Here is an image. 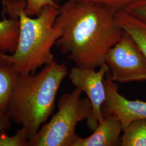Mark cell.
I'll return each instance as SVG.
<instances>
[{
  "instance_id": "cell-1",
  "label": "cell",
  "mask_w": 146,
  "mask_h": 146,
  "mask_svg": "<svg viewBox=\"0 0 146 146\" xmlns=\"http://www.w3.org/2000/svg\"><path fill=\"white\" fill-rule=\"evenodd\" d=\"M62 31L56 46L76 66L99 68L107 52L119 41L122 29L115 14L102 5L68 1L55 22Z\"/></svg>"
},
{
  "instance_id": "cell-2",
  "label": "cell",
  "mask_w": 146,
  "mask_h": 146,
  "mask_svg": "<svg viewBox=\"0 0 146 146\" xmlns=\"http://www.w3.org/2000/svg\"><path fill=\"white\" fill-rule=\"evenodd\" d=\"M2 3L5 14L19 19L20 32L15 51L13 54L0 53V61L11 63L23 75L34 74L55 61L52 48L62 34L55 24L60 6H47L39 15L33 17L25 12L23 1L2 0Z\"/></svg>"
},
{
  "instance_id": "cell-3",
  "label": "cell",
  "mask_w": 146,
  "mask_h": 146,
  "mask_svg": "<svg viewBox=\"0 0 146 146\" xmlns=\"http://www.w3.org/2000/svg\"><path fill=\"white\" fill-rule=\"evenodd\" d=\"M68 75L66 64L57 61L37 74H19L5 115L25 128L30 138L53 114L58 89Z\"/></svg>"
},
{
  "instance_id": "cell-4",
  "label": "cell",
  "mask_w": 146,
  "mask_h": 146,
  "mask_svg": "<svg viewBox=\"0 0 146 146\" xmlns=\"http://www.w3.org/2000/svg\"><path fill=\"white\" fill-rule=\"evenodd\" d=\"M82 93L75 87L62 94L58 100L57 112L29 138L28 146H72L78 136L76 126L88 118L92 110L89 100L81 98Z\"/></svg>"
},
{
  "instance_id": "cell-5",
  "label": "cell",
  "mask_w": 146,
  "mask_h": 146,
  "mask_svg": "<svg viewBox=\"0 0 146 146\" xmlns=\"http://www.w3.org/2000/svg\"><path fill=\"white\" fill-rule=\"evenodd\" d=\"M104 63L116 83L146 81V58L135 40L123 31L119 41L107 52Z\"/></svg>"
},
{
  "instance_id": "cell-6",
  "label": "cell",
  "mask_w": 146,
  "mask_h": 146,
  "mask_svg": "<svg viewBox=\"0 0 146 146\" xmlns=\"http://www.w3.org/2000/svg\"><path fill=\"white\" fill-rule=\"evenodd\" d=\"M109 72L108 66L104 63L98 70L75 66L68 74L72 84L86 94L92 104L91 114L86 121L88 128L92 131L104 120L102 106L106 99L104 79Z\"/></svg>"
},
{
  "instance_id": "cell-7",
  "label": "cell",
  "mask_w": 146,
  "mask_h": 146,
  "mask_svg": "<svg viewBox=\"0 0 146 146\" xmlns=\"http://www.w3.org/2000/svg\"><path fill=\"white\" fill-rule=\"evenodd\" d=\"M104 85L106 99L102 106L105 117L112 115L120 121L123 130L132 121L146 119V102L126 99L119 92L118 85L111 80L109 72L106 75Z\"/></svg>"
},
{
  "instance_id": "cell-8",
  "label": "cell",
  "mask_w": 146,
  "mask_h": 146,
  "mask_svg": "<svg viewBox=\"0 0 146 146\" xmlns=\"http://www.w3.org/2000/svg\"><path fill=\"white\" fill-rule=\"evenodd\" d=\"M122 131L120 121L114 115H107L91 135L84 138L78 136L72 146H120Z\"/></svg>"
},
{
  "instance_id": "cell-9",
  "label": "cell",
  "mask_w": 146,
  "mask_h": 146,
  "mask_svg": "<svg viewBox=\"0 0 146 146\" xmlns=\"http://www.w3.org/2000/svg\"><path fill=\"white\" fill-rule=\"evenodd\" d=\"M115 17L120 27L132 37L146 58V21L125 10L116 13Z\"/></svg>"
},
{
  "instance_id": "cell-10",
  "label": "cell",
  "mask_w": 146,
  "mask_h": 146,
  "mask_svg": "<svg viewBox=\"0 0 146 146\" xmlns=\"http://www.w3.org/2000/svg\"><path fill=\"white\" fill-rule=\"evenodd\" d=\"M19 73L9 63L0 61V115H5Z\"/></svg>"
},
{
  "instance_id": "cell-11",
  "label": "cell",
  "mask_w": 146,
  "mask_h": 146,
  "mask_svg": "<svg viewBox=\"0 0 146 146\" xmlns=\"http://www.w3.org/2000/svg\"><path fill=\"white\" fill-rule=\"evenodd\" d=\"M20 21L11 17L0 21V53L13 54L19 40Z\"/></svg>"
},
{
  "instance_id": "cell-12",
  "label": "cell",
  "mask_w": 146,
  "mask_h": 146,
  "mask_svg": "<svg viewBox=\"0 0 146 146\" xmlns=\"http://www.w3.org/2000/svg\"><path fill=\"white\" fill-rule=\"evenodd\" d=\"M122 132L120 146H146V119L132 121Z\"/></svg>"
},
{
  "instance_id": "cell-13",
  "label": "cell",
  "mask_w": 146,
  "mask_h": 146,
  "mask_svg": "<svg viewBox=\"0 0 146 146\" xmlns=\"http://www.w3.org/2000/svg\"><path fill=\"white\" fill-rule=\"evenodd\" d=\"M6 131L0 133V146H28L29 136L25 128L21 127L14 135L9 136Z\"/></svg>"
},
{
  "instance_id": "cell-14",
  "label": "cell",
  "mask_w": 146,
  "mask_h": 146,
  "mask_svg": "<svg viewBox=\"0 0 146 146\" xmlns=\"http://www.w3.org/2000/svg\"><path fill=\"white\" fill-rule=\"evenodd\" d=\"M57 2H66L68 1H79L93 3L99 5H102L108 8L114 13L120 11H124L127 6L131 4L134 0H55Z\"/></svg>"
},
{
  "instance_id": "cell-15",
  "label": "cell",
  "mask_w": 146,
  "mask_h": 146,
  "mask_svg": "<svg viewBox=\"0 0 146 146\" xmlns=\"http://www.w3.org/2000/svg\"><path fill=\"white\" fill-rule=\"evenodd\" d=\"M14 2L23 1L26 2L25 12L30 17H36L39 15L43 9L47 6L58 5L55 0H11Z\"/></svg>"
},
{
  "instance_id": "cell-16",
  "label": "cell",
  "mask_w": 146,
  "mask_h": 146,
  "mask_svg": "<svg viewBox=\"0 0 146 146\" xmlns=\"http://www.w3.org/2000/svg\"><path fill=\"white\" fill-rule=\"evenodd\" d=\"M125 11L146 21V0H134L127 6Z\"/></svg>"
},
{
  "instance_id": "cell-17",
  "label": "cell",
  "mask_w": 146,
  "mask_h": 146,
  "mask_svg": "<svg viewBox=\"0 0 146 146\" xmlns=\"http://www.w3.org/2000/svg\"><path fill=\"white\" fill-rule=\"evenodd\" d=\"M11 125V120L5 115H0V133L2 131H6Z\"/></svg>"
}]
</instances>
